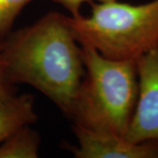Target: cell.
I'll return each mask as SVG.
<instances>
[{
    "label": "cell",
    "mask_w": 158,
    "mask_h": 158,
    "mask_svg": "<svg viewBox=\"0 0 158 158\" xmlns=\"http://www.w3.org/2000/svg\"><path fill=\"white\" fill-rule=\"evenodd\" d=\"M36 120L34 97L30 94L15 95L0 106V143L18 128L32 125Z\"/></svg>",
    "instance_id": "cell-6"
},
{
    "label": "cell",
    "mask_w": 158,
    "mask_h": 158,
    "mask_svg": "<svg viewBox=\"0 0 158 158\" xmlns=\"http://www.w3.org/2000/svg\"><path fill=\"white\" fill-rule=\"evenodd\" d=\"M12 84L6 73L0 54V106L10 101L16 95Z\"/></svg>",
    "instance_id": "cell-9"
},
{
    "label": "cell",
    "mask_w": 158,
    "mask_h": 158,
    "mask_svg": "<svg viewBox=\"0 0 158 158\" xmlns=\"http://www.w3.org/2000/svg\"><path fill=\"white\" fill-rule=\"evenodd\" d=\"M40 145L39 134L26 125L0 143V158H37Z\"/></svg>",
    "instance_id": "cell-7"
},
{
    "label": "cell",
    "mask_w": 158,
    "mask_h": 158,
    "mask_svg": "<svg viewBox=\"0 0 158 158\" xmlns=\"http://www.w3.org/2000/svg\"><path fill=\"white\" fill-rule=\"evenodd\" d=\"M138 96L125 138L158 141V45L136 60Z\"/></svg>",
    "instance_id": "cell-4"
},
{
    "label": "cell",
    "mask_w": 158,
    "mask_h": 158,
    "mask_svg": "<svg viewBox=\"0 0 158 158\" xmlns=\"http://www.w3.org/2000/svg\"><path fill=\"white\" fill-rule=\"evenodd\" d=\"M91 13L68 16L80 45L114 60L136 61L158 45V0L143 5L90 2Z\"/></svg>",
    "instance_id": "cell-3"
},
{
    "label": "cell",
    "mask_w": 158,
    "mask_h": 158,
    "mask_svg": "<svg viewBox=\"0 0 158 158\" xmlns=\"http://www.w3.org/2000/svg\"><path fill=\"white\" fill-rule=\"evenodd\" d=\"M77 145L64 148L76 158H158V141L132 142L124 136L72 126Z\"/></svg>",
    "instance_id": "cell-5"
},
{
    "label": "cell",
    "mask_w": 158,
    "mask_h": 158,
    "mask_svg": "<svg viewBox=\"0 0 158 158\" xmlns=\"http://www.w3.org/2000/svg\"><path fill=\"white\" fill-rule=\"evenodd\" d=\"M52 2H55L58 5L65 8L67 11L70 13V16H78L80 15V10L82 6L86 2H95L98 3H108V2H113L116 0H51Z\"/></svg>",
    "instance_id": "cell-10"
},
{
    "label": "cell",
    "mask_w": 158,
    "mask_h": 158,
    "mask_svg": "<svg viewBox=\"0 0 158 158\" xmlns=\"http://www.w3.org/2000/svg\"><path fill=\"white\" fill-rule=\"evenodd\" d=\"M0 54L13 84L34 87L70 118L85 70L68 16L51 11L10 33L0 42Z\"/></svg>",
    "instance_id": "cell-1"
},
{
    "label": "cell",
    "mask_w": 158,
    "mask_h": 158,
    "mask_svg": "<svg viewBox=\"0 0 158 158\" xmlns=\"http://www.w3.org/2000/svg\"><path fill=\"white\" fill-rule=\"evenodd\" d=\"M32 0H0V42L11 29L24 7Z\"/></svg>",
    "instance_id": "cell-8"
},
{
    "label": "cell",
    "mask_w": 158,
    "mask_h": 158,
    "mask_svg": "<svg viewBox=\"0 0 158 158\" xmlns=\"http://www.w3.org/2000/svg\"><path fill=\"white\" fill-rule=\"evenodd\" d=\"M85 76L69 119L97 132L125 136L138 96L136 61L114 60L80 45Z\"/></svg>",
    "instance_id": "cell-2"
}]
</instances>
